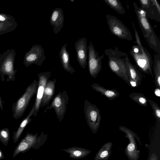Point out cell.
Masks as SVG:
<instances>
[{
  "label": "cell",
  "instance_id": "cell-1",
  "mask_svg": "<svg viewBox=\"0 0 160 160\" xmlns=\"http://www.w3.org/2000/svg\"><path fill=\"white\" fill-rule=\"evenodd\" d=\"M136 44L132 47L130 54L133 58L139 70L147 74H150L154 79L152 72L153 60L150 53L141 42L140 38L135 26L132 22Z\"/></svg>",
  "mask_w": 160,
  "mask_h": 160
},
{
  "label": "cell",
  "instance_id": "cell-2",
  "mask_svg": "<svg viewBox=\"0 0 160 160\" xmlns=\"http://www.w3.org/2000/svg\"><path fill=\"white\" fill-rule=\"evenodd\" d=\"M133 6L143 36L150 48L160 55V42L147 16L145 11L134 2Z\"/></svg>",
  "mask_w": 160,
  "mask_h": 160
},
{
  "label": "cell",
  "instance_id": "cell-3",
  "mask_svg": "<svg viewBox=\"0 0 160 160\" xmlns=\"http://www.w3.org/2000/svg\"><path fill=\"white\" fill-rule=\"evenodd\" d=\"M104 53L108 58V66L110 70L128 85L129 80L125 65L126 58L128 56L127 53L119 51L118 47L114 49H106Z\"/></svg>",
  "mask_w": 160,
  "mask_h": 160
},
{
  "label": "cell",
  "instance_id": "cell-4",
  "mask_svg": "<svg viewBox=\"0 0 160 160\" xmlns=\"http://www.w3.org/2000/svg\"><path fill=\"white\" fill-rule=\"evenodd\" d=\"M38 82L34 80L26 88L22 95L12 106V117L15 119L23 115L32 97L37 94Z\"/></svg>",
  "mask_w": 160,
  "mask_h": 160
},
{
  "label": "cell",
  "instance_id": "cell-5",
  "mask_svg": "<svg viewBox=\"0 0 160 160\" xmlns=\"http://www.w3.org/2000/svg\"><path fill=\"white\" fill-rule=\"evenodd\" d=\"M16 56L15 50L8 49L0 55V75L2 81H5L7 76V82L14 81L17 70H14V64Z\"/></svg>",
  "mask_w": 160,
  "mask_h": 160
},
{
  "label": "cell",
  "instance_id": "cell-6",
  "mask_svg": "<svg viewBox=\"0 0 160 160\" xmlns=\"http://www.w3.org/2000/svg\"><path fill=\"white\" fill-rule=\"evenodd\" d=\"M108 25L111 33L118 38L132 41V37L128 28L118 18L114 16L106 14Z\"/></svg>",
  "mask_w": 160,
  "mask_h": 160
},
{
  "label": "cell",
  "instance_id": "cell-7",
  "mask_svg": "<svg viewBox=\"0 0 160 160\" xmlns=\"http://www.w3.org/2000/svg\"><path fill=\"white\" fill-rule=\"evenodd\" d=\"M83 110L88 125L93 132L96 133L99 128L101 119L100 110L96 105L86 99L84 102Z\"/></svg>",
  "mask_w": 160,
  "mask_h": 160
},
{
  "label": "cell",
  "instance_id": "cell-8",
  "mask_svg": "<svg viewBox=\"0 0 160 160\" xmlns=\"http://www.w3.org/2000/svg\"><path fill=\"white\" fill-rule=\"evenodd\" d=\"M119 129L125 134V137L129 140V142L125 150L126 155L129 160H138L140 157V151L138 149L135 139L141 144L139 138L136 133L125 126H121Z\"/></svg>",
  "mask_w": 160,
  "mask_h": 160
},
{
  "label": "cell",
  "instance_id": "cell-9",
  "mask_svg": "<svg viewBox=\"0 0 160 160\" xmlns=\"http://www.w3.org/2000/svg\"><path fill=\"white\" fill-rule=\"evenodd\" d=\"M88 68L90 76L96 78L102 69V61L104 54L99 55L95 50L92 43L90 42L88 46Z\"/></svg>",
  "mask_w": 160,
  "mask_h": 160
},
{
  "label": "cell",
  "instance_id": "cell-10",
  "mask_svg": "<svg viewBox=\"0 0 160 160\" xmlns=\"http://www.w3.org/2000/svg\"><path fill=\"white\" fill-rule=\"evenodd\" d=\"M69 100V97L66 91L60 92L54 98L50 105L46 109L50 110L53 108L57 119L61 122L64 118Z\"/></svg>",
  "mask_w": 160,
  "mask_h": 160
},
{
  "label": "cell",
  "instance_id": "cell-11",
  "mask_svg": "<svg viewBox=\"0 0 160 160\" xmlns=\"http://www.w3.org/2000/svg\"><path fill=\"white\" fill-rule=\"evenodd\" d=\"M46 59L44 50L42 46L35 44L25 54L23 62L26 67L33 64L41 66Z\"/></svg>",
  "mask_w": 160,
  "mask_h": 160
},
{
  "label": "cell",
  "instance_id": "cell-12",
  "mask_svg": "<svg viewBox=\"0 0 160 160\" xmlns=\"http://www.w3.org/2000/svg\"><path fill=\"white\" fill-rule=\"evenodd\" d=\"M51 74L50 71L41 72L37 74L38 82L36 100L34 104V111L33 115L34 116H36L39 111L44 90Z\"/></svg>",
  "mask_w": 160,
  "mask_h": 160
},
{
  "label": "cell",
  "instance_id": "cell-13",
  "mask_svg": "<svg viewBox=\"0 0 160 160\" xmlns=\"http://www.w3.org/2000/svg\"><path fill=\"white\" fill-rule=\"evenodd\" d=\"M141 8L145 12L147 16L160 22V5L156 0H139Z\"/></svg>",
  "mask_w": 160,
  "mask_h": 160
},
{
  "label": "cell",
  "instance_id": "cell-14",
  "mask_svg": "<svg viewBox=\"0 0 160 160\" xmlns=\"http://www.w3.org/2000/svg\"><path fill=\"white\" fill-rule=\"evenodd\" d=\"M125 65L129 80L128 85L132 88L138 87L142 81V75L136 67L131 63L128 56L126 58Z\"/></svg>",
  "mask_w": 160,
  "mask_h": 160
},
{
  "label": "cell",
  "instance_id": "cell-15",
  "mask_svg": "<svg viewBox=\"0 0 160 160\" xmlns=\"http://www.w3.org/2000/svg\"><path fill=\"white\" fill-rule=\"evenodd\" d=\"M87 39L83 37L76 41L74 44L78 61L80 66L83 69L85 68L87 65Z\"/></svg>",
  "mask_w": 160,
  "mask_h": 160
},
{
  "label": "cell",
  "instance_id": "cell-16",
  "mask_svg": "<svg viewBox=\"0 0 160 160\" xmlns=\"http://www.w3.org/2000/svg\"><path fill=\"white\" fill-rule=\"evenodd\" d=\"M64 19L63 11L61 8H57L53 10L50 22L51 25L53 27V31L55 34L59 32L62 28Z\"/></svg>",
  "mask_w": 160,
  "mask_h": 160
},
{
  "label": "cell",
  "instance_id": "cell-17",
  "mask_svg": "<svg viewBox=\"0 0 160 160\" xmlns=\"http://www.w3.org/2000/svg\"><path fill=\"white\" fill-rule=\"evenodd\" d=\"M55 79L53 80H48L44 90L40 107H44L48 105L52 99L54 94Z\"/></svg>",
  "mask_w": 160,
  "mask_h": 160
},
{
  "label": "cell",
  "instance_id": "cell-18",
  "mask_svg": "<svg viewBox=\"0 0 160 160\" xmlns=\"http://www.w3.org/2000/svg\"><path fill=\"white\" fill-rule=\"evenodd\" d=\"M67 45V44L66 43L61 48L59 52V57L63 69L73 74L75 71L70 64L69 54L66 49Z\"/></svg>",
  "mask_w": 160,
  "mask_h": 160
},
{
  "label": "cell",
  "instance_id": "cell-19",
  "mask_svg": "<svg viewBox=\"0 0 160 160\" xmlns=\"http://www.w3.org/2000/svg\"><path fill=\"white\" fill-rule=\"evenodd\" d=\"M91 87L93 90L100 92L102 95L110 100L115 99L120 96V93L116 89H107L97 83L92 84Z\"/></svg>",
  "mask_w": 160,
  "mask_h": 160
},
{
  "label": "cell",
  "instance_id": "cell-20",
  "mask_svg": "<svg viewBox=\"0 0 160 160\" xmlns=\"http://www.w3.org/2000/svg\"><path fill=\"white\" fill-rule=\"evenodd\" d=\"M34 104L28 114L22 120L20 123L17 131L14 132L13 139H14L15 142H16L18 140L26 125L32 121V119L30 117L33 115L34 111Z\"/></svg>",
  "mask_w": 160,
  "mask_h": 160
},
{
  "label": "cell",
  "instance_id": "cell-21",
  "mask_svg": "<svg viewBox=\"0 0 160 160\" xmlns=\"http://www.w3.org/2000/svg\"><path fill=\"white\" fill-rule=\"evenodd\" d=\"M152 69L156 88H160V55L157 53L154 55Z\"/></svg>",
  "mask_w": 160,
  "mask_h": 160
},
{
  "label": "cell",
  "instance_id": "cell-22",
  "mask_svg": "<svg viewBox=\"0 0 160 160\" xmlns=\"http://www.w3.org/2000/svg\"><path fill=\"white\" fill-rule=\"evenodd\" d=\"M112 143L108 142L102 146L98 152L95 160H108L112 153L111 148Z\"/></svg>",
  "mask_w": 160,
  "mask_h": 160
},
{
  "label": "cell",
  "instance_id": "cell-23",
  "mask_svg": "<svg viewBox=\"0 0 160 160\" xmlns=\"http://www.w3.org/2000/svg\"><path fill=\"white\" fill-rule=\"evenodd\" d=\"M18 25L16 21L13 22H0V35L13 31Z\"/></svg>",
  "mask_w": 160,
  "mask_h": 160
},
{
  "label": "cell",
  "instance_id": "cell-24",
  "mask_svg": "<svg viewBox=\"0 0 160 160\" xmlns=\"http://www.w3.org/2000/svg\"><path fill=\"white\" fill-rule=\"evenodd\" d=\"M111 8L119 13L122 15L125 13V9L119 0H103Z\"/></svg>",
  "mask_w": 160,
  "mask_h": 160
},
{
  "label": "cell",
  "instance_id": "cell-25",
  "mask_svg": "<svg viewBox=\"0 0 160 160\" xmlns=\"http://www.w3.org/2000/svg\"><path fill=\"white\" fill-rule=\"evenodd\" d=\"M129 97L134 102L143 106H147L148 99L141 93L133 92L129 95Z\"/></svg>",
  "mask_w": 160,
  "mask_h": 160
},
{
  "label": "cell",
  "instance_id": "cell-26",
  "mask_svg": "<svg viewBox=\"0 0 160 160\" xmlns=\"http://www.w3.org/2000/svg\"><path fill=\"white\" fill-rule=\"evenodd\" d=\"M148 102L150 104L153 111V114L156 120L158 122H160V108L156 102L151 100L148 99Z\"/></svg>",
  "mask_w": 160,
  "mask_h": 160
},
{
  "label": "cell",
  "instance_id": "cell-27",
  "mask_svg": "<svg viewBox=\"0 0 160 160\" xmlns=\"http://www.w3.org/2000/svg\"><path fill=\"white\" fill-rule=\"evenodd\" d=\"M28 147V144L26 142H21L15 149L13 154V157H15L20 152L26 150Z\"/></svg>",
  "mask_w": 160,
  "mask_h": 160
},
{
  "label": "cell",
  "instance_id": "cell-28",
  "mask_svg": "<svg viewBox=\"0 0 160 160\" xmlns=\"http://www.w3.org/2000/svg\"><path fill=\"white\" fill-rule=\"evenodd\" d=\"M15 21V18L12 16L0 13V22H13Z\"/></svg>",
  "mask_w": 160,
  "mask_h": 160
},
{
  "label": "cell",
  "instance_id": "cell-29",
  "mask_svg": "<svg viewBox=\"0 0 160 160\" xmlns=\"http://www.w3.org/2000/svg\"><path fill=\"white\" fill-rule=\"evenodd\" d=\"M9 131L8 128H4L0 130V138L2 139L9 138Z\"/></svg>",
  "mask_w": 160,
  "mask_h": 160
},
{
  "label": "cell",
  "instance_id": "cell-30",
  "mask_svg": "<svg viewBox=\"0 0 160 160\" xmlns=\"http://www.w3.org/2000/svg\"><path fill=\"white\" fill-rule=\"evenodd\" d=\"M148 160H159V159L157 155L153 152L151 154Z\"/></svg>",
  "mask_w": 160,
  "mask_h": 160
},
{
  "label": "cell",
  "instance_id": "cell-31",
  "mask_svg": "<svg viewBox=\"0 0 160 160\" xmlns=\"http://www.w3.org/2000/svg\"><path fill=\"white\" fill-rule=\"evenodd\" d=\"M154 93L156 96L159 98L160 97V88H156L154 91Z\"/></svg>",
  "mask_w": 160,
  "mask_h": 160
},
{
  "label": "cell",
  "instance_id": "cell-32",
  "mask_svg": "<svg viewBox=\"0 0 160 160\" xmlns=\"http://www.w3.org/2000/svg\"><path fill=\"white\" fill-rule=\"evenodd\" d=\"M73 154L76 156H79L81 154V152L79 151H75L73 152Z\"/></svg>",
  "mask_w": 160,
  "mask_h": 160
},
{
  "label": "cell",
  "instance_id": "cell-33",
  "mask_svg": "<svg viewBox=\"0 0 160 160\" xmlns=\"http://www.w3.org/2000/svg\"><path fill=\"white\" fill-rule=\"evenodd\" d=\"M2 100L0 95V108L2 111H3V106L2 105Z\"/></svg>",
  "mask_w": 160,
  "mask_h": 160
},
{
  "label": "cell",
  "instance_id": "cell-34",
  "mask_svg": "<svg viewBox=\"0 0 160 160\" xmlns=\"http://www.w3.org/2000/svg\"><path fill=\"white\" fill-rule=\"evenodd\" d=\"M70 1L72 2H73L74 1V0H70Z\"/></svg>",
  "mask_w": 160,
  "mask_h": 160
},
{
  "label": "cell",
  "instance_id": "cell-35",
  "mask_svg": "<svg viewBox=\"0 0 160 160\" xmlns=\"http://www.w3.org/2000/svg\"><path fill=\"white\" fill-rule=\"evenodd\" d=\"M1 152H0V157L1 156Z\"/></svg>",
  "mask_w": 160,
  "mask_h": 160
}]
</instances>
